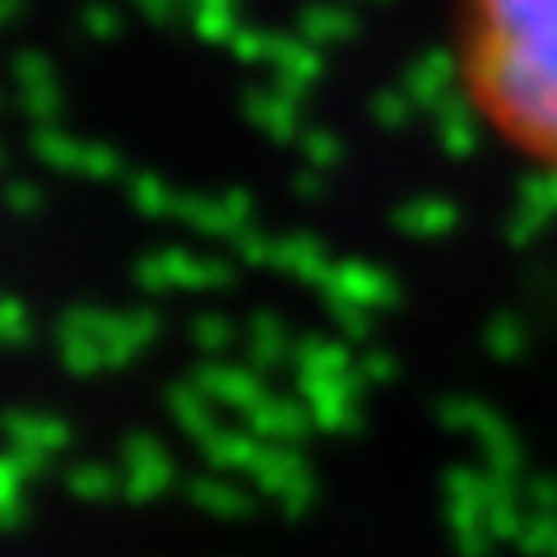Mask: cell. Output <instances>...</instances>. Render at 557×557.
<instances>
[{"label":"cell","instance_id":"cell-1","mask_svg":"<svg viewBox=\"0 0 557 557\" xmlns=\"http://www.w3.org/2000/svg\"><path fill=\"white\" fill-rule=\"evenodd\" d=\"M487 94L530 149L557 159V0H487Z\"/></svg>","mask_w":557,"mask_h":557}]
</instances>
